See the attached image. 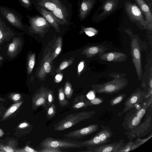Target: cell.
Instances as JSON below:
<instances>
[{
	"label": "cell",
	"mask_w": 152,
	"mask_h": 152,
	"mask_svg": "<svg viewBox=\"0 0 152 152\" xmlns=\"http://www.w3.org/2000/svg\"><path fill=\"white\" fill-rule=\"evenodd\" d=\"M95 113L93 111H84L71 113L54 125V129L61 131L69 128L80 122L88 119Z\"/></svg>",
	"instance_id": "cell-1"
},
{
	"label": "cell",
	"mask_w": 152,
	"mask_h": 152,
	"mask_svg": "<svg viewBox=\"0 0 152 152\" xmlns=\"http://www.w3.org/2000/svg\"><path fill=\"white\" fill-rule=\"evenodd\" d=\"M101 129L90 139L80 142V147L93 148L111 141L110 138L114 134L110 128L100 124Z\"/></svg>",
	"instance_id": "cell-2"
},
{
	"label": "cell",
	"mask_w": 152,
	"mask_h": 152,
	"mask_svg": "<svg viewBox=\"0 0 152 152\" xmlns=\"http://www.w3.org/2000/svg\"><path fill=\"white\" fill-rule=\"evenodd\" d=\"M145 117L142 123L133 131L126 132L125 134L130 140H132L136 137H141L146 135L152 128V105L148 109Z\"/></svg>",
	"instance_id": "cell-3"
},
{
	"label": "cell",
	"mask_w": 152,
	"mask_h": 152,
	"mask_svg": "<svg viewBox=\"0 0 152 152\" xmlns=\"http://www.w3.org/2000/svg\"><path fill=\"white\" fill-rule=\"evenodd\" d=\"M80 142L67 138L60 139L47 137L42 140L39 145L42 147H50L59 149L77 148H80Z\"/></svg>",
	"instance_id": "cell-4"
},
{
	"label": "cell",
	"mask_w": 152,
	"mask_h": 152,
	"mask_svg": "<svg viewBox=\"0 0 152 152\" xmlns=\"http://www.w3.org/2000/svg\"><path fill=\"white\" fill-rule=\"evenodd\" d=\"M125 8L128 17L131 21L145 28H148L143 14L136 4L127 1L125 3Z\"/></svg>",
	"instance_id": "cell-5"
},
{
	"label": "cell",
	"mask_w": 152,
	"mask_h": 152,
	"mask_svg": "<svg viewBox=\"0 0 152 152\" xmlns=\"http://www.w3.org/2000/svg\"><path fill=\"white\" fill-rule=\"evenodd\" d=\"M126 85L125 82L114 80L101 85H96L93 86V89L97 93L111 94L118 92Z\"/></svg>",
	"instance_id": "cell-6"
},
{
	"label": "cell",
	"mask_w": 152,
	"mask_h": 152,
	"mask_svg": "<svg viewBox=\"0 0 152 152\" xmlns=\"http://www.w3.org/2000/svg\"><path fill=\"white\" fill-rule=\"evenodd\" d=\"M145 100L142 90L140 88L137 89L126 99L124 103V108L118 113V116L122 115L134 107L142 105Z\"/></svg>",
	"instance_id": "cell-7"
},
{
	"label": "cell",
	"mask_w": 152,
	"mask_h": 152,
	"mask_svg": "<svg viewBox=\"0 0 152 152\" xmlns=\"http://www.w3.org/2000/svg\"><path fill=\"white\" fill-rule=\"evenodd\" d=\"M139 109L137 107H134L126 114L121 125L124 129L127 130L126 132L133 131L141 122L142 119L136 115L137 111Z\"/></svg>",
	"instance_id": "cell-8"
},
{
	"label": "cell",
	"mask_w": 152,
	"mask_h": 152,
	"mask_svg": "<svg viewBox=\"0 0 152 152\" xmlns=\"http://www.w3.org/2000/svg\"><path fill=\"white\" fill-rule=\"evenodd\" d=\"M99 125L93 124L80 129L75 130L64 134L66 138L76 140L83 138L97 131L99 129Z\"/></svg>",
	"instance_id": "cell-9"
},
{
	"label": "cell",
	"mask_w": 152,
	"mask_h": 152,
	"mask_svg": "<svg viewBox=\"0 0 152 152\" xmlns=\"http://www.w3.org/2000/svg\"><path fill=\"white\" fill-rule=\"evenodd\" d=\"M0 13L12 26L19 29L23 28L22 19L12 10L7 7L0 6Z\"/></svg>",
	"instance_id": "cell-10"
},
{
	"label": "cell",
	"mask_w": 152,
	"mask_h": 152,
	"mask_svg": "<svg viewBox=\"0 0 152 152\" xmlns=\"http://www.w3.org/2000/svg\"><path fill=\"white\" fill-rule=\"evenodd\" d=\"M124 145V140L120 139L119 141L93 148H87L84 151L93 152H119Z\"/></svg>",
	"instance_id": "cell-11"
},
{
	"label": "cell",
	"mask_w": 152,
	"mask_h": 152,
	"mask_svg": "<svg viewBox=\"0 0 152 152\" xmlns=\"http://www.w3.org/2000/svg\"><path fill=\"white\" fill-rule=\"evenodd\" d=\"M29 20L31 28L37 33H44L50 26V24L44 17H30Z\"/></svg>",
	"instance_id": "cell-12"
},
{
	"label": "cell",
	"mask_w": 152,
	"mask_h": 152,
	"mask_svg": "<svg viewBox=\"0 0 152 152\" xmlns=\"http://www.w3.org/2000/svg\"><path fill=\"white\" fill-rule=\"evenodd\" d=\"M48 89L43 87L37 91L32 98V109L35 110L40 106L45 107L47 99Z\"/></svg>",
	"instance_id": "cell-13"
},
{
	"label": "cell",
	"mask_w": 152,
	"mask_h": 152,
	"mask_svg": "<svg viewBox=\"0 0 152 152\" xmlns=\"http://www.w3.org/2000/svg\"><path fill=\"white\" fill-rule=\"evenodd\" d=\"M145 17L148 28H152V7L144 0H134Z\"/></svg>",
	"instance_id": "cell-14"
},
{
	"label": "cell",
	"mask_w": 152,
	"mask_h": 152,
	"mask_svg": "<svg viewBox=\"0 0 152 152\" xmlns=\"http://www.w3.org/2000/svg\"><path fill=\"white\" fill-rule=\"evenodd\" d=\"M14 35V32L0 16V45L10 40Z\"/></svg>",
	"instance_id": "cell-15"
},
{
	"label": "cell",
	"mask_w": 152,
	"mask_h": 152,
	"mask_svg": "<svg viewBox=\"0 0 152 152\" xmlns=\"http://www.w3.org/2000/svg\"><path fill=\"white\" fill-rule=\"evenodd\" d=\"M38 10L47 21L51 25L57 32L60 31L59 25L60 24L53 14L43 8L38 7Z\"/></svg>",
	"instance_id": "cell-16"
},
{
	"label": "cell",
	"mask_w": 152,
	"mask_h": 152,
	"mask_svg": "<svg viewBox=\"0 0 152 152\" xmlns=\"http://www.w3.org/2000/svg\"><path fill=\"white\" fill-rule=\"evenodd\" d=\"M51 56L52 55L49 51L43 59L38 73V77L40 79H42L50 71L51 63L53 61Z\"/></svg>",
	"instance_id": "cell-17"
},
{
	"label": "cell",
	"mask_w": 152,
	"mask_h": 152,
	"mask_svg": "<svg viewBox=\"0 0 152 152\" xmlns=\"http://www.w3.org/2000/svg\"><path fill=\"white\" fill-rule=\"evenodd\" d=\"M22 45V42L20 38L14 37L8 47L7 54L11 58L15 56L20 50Z\"/></svg>",
	"instance_id": "cell-18"
},
{
	"label": "cell",
	"mask_w": 152,
	"mask_h": 152,
	"mask_svg": "<svg viewBox=\"0 0 152 152\" xmlns=\"http://www.w3.org/2000/svg\"><path fill=\"white\" fill-rule=\"evenodd\" d=\"M96 0H83L81 3L79 16L82 20L84 19L93 7Z\"/></svg>",
	"instance_id": "cell-19"
},
{
	"label": "cell",
	"mask_w": 152,
	"mask_h": 152,
	"mask_svg": "<svg viewBox=\"0 0 152 152\" xmlns=\"http://www.w3.org/2000/svg\"><path fill=\"white\" fill-rule=\"evenodd\" d=\"M51 12L59 21L60 24L68 23L66 10L61 3L53 11H51Z\"/></svg>",
	"instance_id": "cell-20"
},
{
	"label": "cell",
	"mask_w": 152,
	"mask_h": 152,
	"mask_svg": "<svg viewBox=\"0 0 152 152\" xmlns=\"http://www.w3.org/2000/svg\"><path fill=\"white\" fill-rule=\"evenodd\" d=\"M33 125L26 121L20 123L15 128V135L20 137L29 133L32 130Z\"/></svg>",
	"instance_id": "cell-21"
},
{
	"label": "cell",
	"mask_w": 152,
	"mask_h": 152,
	"mask_svg": "<svg viewBox=\"0 0 152 152\" xmlns=\"http://www.w3.org/2000/svg\"><path fill=\"white\" fill-rule=\"evenodd\" d=\"M118 1L117 0H107L103 4L102 7V12L99 15L100 17L109 14L117 7Z\"/></svg>",
	"instance_id": "cell-22"
},
{
	"label": "cell",
	"mask_w": 152,
	"mask_h": 152,
	"mask_svg": "<svg viewBox=\"0 0 152 152\" xmlns=\"http://www.w3.org/2000/svg\"><path fill=\"white\" fill-rule=\"evenodd\" d=\"M86 100L84 95H78L74 99L71 108L75 110L86 108L88 106L87 104Z\"/></svg>",
	"instance_id": "cell-23"
},
{
	"label": "cell",
	"mask_w": 152,
	"mask_h": 152,
	"mask_svg": "<svg viewBox=\"0 0 152 152\" xmlns=\"http://www.w3.org/2000/svg\"><path fill=\"white\" fill-rule=\"evenodd\" d=\"M23 102V101H21L12 104L6 110L0 121H3L12 117L20 107Z\"/></svg>",
	"instance_id": "cell-24"
},
{
	"label": "cell",
	"mask_w": 152,
	"mask_h": 152,
	"mask_svg": "<svg viewBox=\"0 0 152 152\" xmlns=\"http://www.w3.org/2000/svg\"><path fill=\"white\" fill-rule=\"evenodd\" d=\"M59 0H41L37 4L49 10L53 11L60 4Z\"/></svg>",
	"instance_id": "cell-25"
},
{
	"label": "cell",
	"mask_w": 152,
	"mask_h": 152,
	"mask_svg": "<svg viewBox=\"0 0 152 152\" xmlns=\"http://www.w3.org/2000/svg\"><path fill=\"white\" fill-rule=\"evenodd\" d=\"M152 104V95H151L143 102L141 108L137 111V116L142 119L145 114L149 107Z\"/></svg>",
	"instance_id": "cell-26"
},
{
	"label": "cell",
	"mask_w": 152,
	"mask_h": 152,
	"mask_svg": "<svg viewBox=\"0 0 152 152\" xmlns=\"http://www.w3.org/2000/svg\"><path fill=\"white\" fill-rule=\"evenodd\" d=\"M17 142L14 140H9L6 144L0 143V152H15Z\"/></svg>",
	"instance_id": "cell-27"
},
{
	"label": "cell",
	"mask_w": 152,
	"mask_h": 152,
	"mask_svg": "<svg viewBox=\"0 0 152 152\" xmlns=\"http://www.w3.org/2000/svg\"><path fill=\"white\" fill-rule=\"evenodd\" d=\"M133 56L134 61L136 65L137 73L139 75H140L141 69L140 64V53L138 48H133Z\"/></svg>",
	"instance_id": "cell-28"
},
{
	"label": "cell",
	"mask_w": 152,
	"mask_h": 152,
	"mask_svg": "<svg viewBox=\"0 0 152 152\" xmlns=\"http://www.w3.org/2000/svg\"><path fill=\"white\" fill-rule=\"evenodd\" d=\"M58 99L60 106L65 107L69 104V102L66 98L63 88H60L58 91Z\"/></svg>",
	"instance_id": "cell-29"
},
{
	"label": "cell",
	"mask_w": 152,
	"mask_h": 152,
	"mask_svg": "<svg viewBox=\"0 0 152 152\" xmlns=\"http://www.w3.org/2000/svg\"><path fill=\"white\" fill-rule=\"evenodd\" d=\"M62 46V39L61 37H59L56 41L54 50L52 55V60L56 58L59 54L61 50Z\"/></svg>",
	"instance_id": "cell-30"
},
{
	"label": "cell",
	"mask_w": 152,
	"mask_h": 152,
	"mask_svg": "<svg viewBox=\"0 0 152 152\" xmlns=\"http://www.w3.org/2000/svg\"><path fill=\"white\" fill-rule=\"evenodd\" d=\"M152 137V134L151 133L147 137L144 139H141L139 137H137L136 139L134 141L133 143L131 148V151L135 149L142 145L150 139Z\"/></svg>",
	"instance_id": "cell-31"
},
{
	"label": "cell",
	"mask_w": 152,
	"mask_h": 152,
	"mask_svg": "<svg viewBox=\"0 0 152 152\" xmlns=\"http://www.w3.org/2000/svg\"><path fill=\"white\" fill-rule=\"evenodd\" d=\"M35 54L33 53L29 56L28 59L27 69L28 74H30L32 72L35 65Z\"/></svg>",
	"instance_id": "cell-32"
},
{
	"label": "cell",
	"mask_w": 152,
	"mask_h": 152,
	"mask_svg": "<svg viewBox=\"0 0 152 152\" xmlns=\"http://www.w3.org/2000/svg\"><path fill=\"white\" fill-rule=\"evenodd\" d=\"M64 90L66 98L68 99H70L73 95V91L71 84L68 81L66 83Z\"/></svg>",
	"instance_id": "cell-33"
},
{
	"label": "cell",
	"mask_w": 152,
	"mask_h": 152,
	"mask_svg": "<svg viewBox=\"0 0 152 152\" xmlns=\"http://www.w3.org/2000/svg\"><path fill=\"white\" fill-rule=\"evenodd\" d=\"M126 97L125 94H122L114 97L110 101V104L112 106L117 105L121 103Z\"/></svg>",
	"instance_id": "cell-34"
},
{
	"label": "cell",
	"mask_w": 152,
	"mask_h": 152,
	"mask_svg": "<svg viewBox=\"0 0 152 152\" xmlns=\"http://www.w3.org/2000/svg\"><path fill=\"white\" fill-rule=\"evenodd\" d=\"M104 102L103 98L100 97H96L91 99H87L86 103L88 106L99 105Z\"/></svg>",
	"instance_id": "cell-35"
},
{
	"label": "cell",
	"mask_w": 152,
	"mask_h": 152,
	"mask_svg": "<svg viewBox=\"0 0 152 152\" xmlns=\"http://www.w3.org/2000/svg\"><path fill=\"white\" fill-rule=\"evenodd\" d=\"M56 108L54 103L49 107L47 110V117L48 119H51L55 115L56 113Z\"/></svg>",
	"instance_id": "cell-36"
},
{
	"label": "cell",
	"mask_w": 152,
	"mask_h": 152,
	"mask_svg": "<svg viewBox=\"0 0 152 152\" xmlns=\"http://www.w3.org/2000/svg\"><path fill=\"white\" fill-rule=\"evenodd\" d=\"M8 98L14 103L20 102L22 96L19 93H13L10 94L8 97Z\"/></svg>",
	"instance_id": "cell-37"
},
{
	"label": "cell",
	"mask_w": 152,
	"mask_h": 152,
	"mask_svg": "<svg viewBox=\"0 0 152 152\" xmlns=\"http://www.w3.org/2000/svg\"><path fill=\"white\" fill-rule=\"evenodd\" d=\"M74 61L72 59H69L63 61L60 65L59 68L57 70V72H59L63 70L72 64Z\"/></svg>",
	"instance_id": "cell-38"
},
{
	"label": "cell",
	"mask_w": 152,
	"mask_h": 152,
	"mask_svg": "<svg viewBox=\"0 0 152 152\" xmlns=\"http://www.w3.org/2000/svg\"><path fill=\"white\" fill-rule=\"evenodd\" d=\"M47 104L49 107L54 102V96L53 91L51 90H48L47 94Z\"/></svg>",
	"instance_id": "cell-39"
},
{
	"label": "cell",
	"mask_w": 152,
	"mask_h": 152,
	"mask_svg": "<svg viewBox=\"0 0 152 152\" xmlns=\"http://www.w3.org/2000/svg\"><path fill=\"white\" fill-rule=\"evenodd\" d=\"M39 152H61L63 151L60 149L50 147H43Z\"/></svg>",
	"instance_id": "cell-40"
},
{
	"label": "cell",
	"mask_w": 152,
	"mask_h": 152,
	"mask_svg": "<svg viewBox=\"0 0 152 152\" xmlns=\"http://www.w3.org/2000/svg\"><path fill=\"white\" fill-rule=\"evenodd\" d=\"M15 152H39V151H37L27 145L23 148H16Z\"/></svg>",
	"instance_id": "cell-41"
},
{
	"label": "cell",
	"mask_w": 152,
	"mask_h": 152,
	"mask_svg": "<svg viewBox=\"0 0 152 152\" xmlns=\"http://www.w3.org/2000/svg\"><path fill=\"white\" fill-rule=\"evenodd\" d=\"M134 142V141L130 140L129 142L124 145L119 152H127L131 151V146Z\"/></svg>",
	"instance_id": "cell-42"
},
{
	"label": "cell",
	"mask_w": 152,
	"mask_h": 152,
	"mask_svg": "<svg viewBox=\"0 0 152 152\" xmlns=\"http://www.w3.org/2000/svg\"><path fill=\"white\" fill-rule=\"evenodd\" d=\"M84 31L86 34L89 37L93 36L97 33V31L95 29L91 27L85 28Z\"/></svg>",
	"instance_id": "cell-43"
},
{
	"label": "cell",
	"mask_w": 152,
	"mask_h": 152,
	"mask_svg": "<svg viewBox=\"0 0 152 152\" xmlns=\"http://www.w3.org/2000/svg\"><path fill=\"white\" fill-rule=\"evenodd\" d=\"M98 48L95 47L89 48L84 51L85 53L87 54L93 55L97 53L98 52Z\"/></svg>",
	"instance_id": "cell-44"
},
{
	"label": "cell",
	"mask_w": 152,
	"mask_h": 152,
	"mask_svg": "<svg viewBox=\"0 0 152 152\" xmlns=\"http://www.w3.org/2000/svg\"><path fill=\"white\" fill-rule=\"evenodd\" d=\"M21 5L26 9L29 8L31 6L30 0H18Z\"/></svg>",
	"instance_id": "cell-45"
},
{
	"label": "cell",
	"mask_w": 152,
	"mask_h": 152,
	"mask_svg": "<svg viewBox=\"0 0 152 152\" xmlns=\"http://www.w3.org/2000/svg\"><path fill=\"white\" fill-rule=\"evenodd\" d=\"M84 67V62L83 61L80 62L79 64L77 67V74L80 75Z\"/></svg>",
	"instance_id": "cell-46"
},
{
	"label": "cell",
	"mask_w": 152,
	"mask_h": 152,
	"mask_svg": "<svg viewBox=\"0 0 152 152\" xmlns=\"http://www.w3.org/2000/svg\"><path fill=\"white\" fill-rule=\"evenodd\" d=\"M6 110V108L3 104L0 103V118H1Z\"/></svg>",
	"instance_id": "cell-47"
},
{
	"label": "cell",
	"mask_w": 152,
	"mask_h": 152,
	"mask_svg": "<svg viewBox=\"0 0 152 152\" xmlns=\"http://www.w3.org/2000/svg\"><path fill=\"white\" fill-rule=\"evenodd\" d=\"M63 78V75L61 73L57 74L55 77V80L56 83H58L62 80Z\"/></svg>",
	"instance_id": "cell-48"
},
{
	"label": "cell",
	"mask_w": 152,
	"mask_h": 152,
	"mask_svg": "<svg viewBox=\"0 0 152 152\" xmlns=\"http://www.w3.org/2000/svg\"><path fill=\"white\" fill-rule=\"evenodd\" d=\"M114 55L112 53H110L108 55L107 57V60L108 61H112L114 58Z\"/></svg>",
	"instance_id": "cell-49"
},
{
	"label": "cell",
	"mask_w": 152,
	"mask_h": 152,
	"mask_svg": "<svg viewBox=\"0 0 152 152\" xmlns=\"http://www.w3.org/2000/svg\"><path fill=\"white\" fill-rule=\"evenodd\" d=\"M145 2L152 7V0H145Z\"/></svg>",
	"instance_id": "cell-50"
},
{
	"label": "cell",
	"mask_w": 152,
	"mask_h": 152,
	"mask_svg": "<svg viewBox=\"0 0 152 152\" xmlns=\"http://www.w3.org/2000/svg\"><path fill=\"white\" fill-rule=\"evenodd\" d=\"M4 134V133L3 130L0 128V137H2Z\"/></svg>",
	"instance_id": "cell-51"
},
{
	"label": "cell",
	"mask_w": 152,
	"mask_h": 152,
	"mask_svg": "<svg viewBox=\"0 0 152 152\" xmlns=\"http://www.w3.org/2000/svg\"><path fill=\"white\" fill-rule=\"evenodd\" d=\"M0 101L2 102H5L6 100L5 99L0 96Z\"/></svg>",
	"instance_id": "cell-52"
},
{
	"label": "cell",
	"mask_w": 152,
	"mask_h": 152,
	"mask_svg": "<svg viewBox=\"0 0 152 152\" xmlns=\"http://www.w3.org/2000/svg\"><path fill=\"white\" fill-rule=\"evenodd\" d=\"M3 59V58L1 56H0V60H2Z\"/></svg>",
	"instance_id": "cell-53"
}]
</instances>
